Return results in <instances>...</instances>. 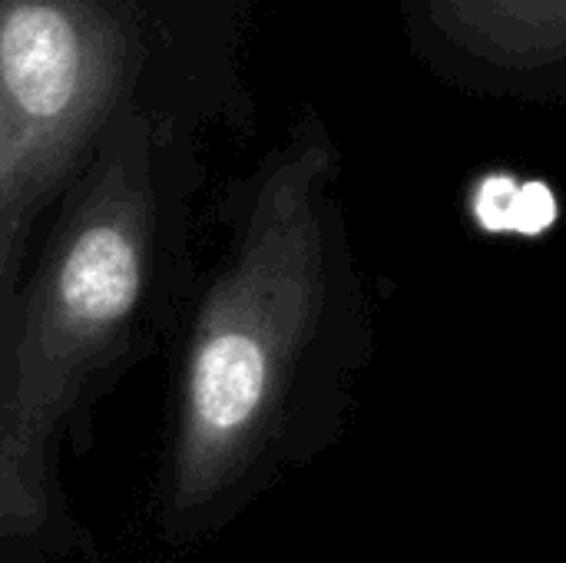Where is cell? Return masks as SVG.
Listing matches in <instances>:
<instances>
[{"instance_id": "277c9868", "label": "cell", "mask_w": 566, "mask_h": 563, "mask_svg": "<svg viewBox=\"0 0 566 563\" xmlns=\"http://www.w3.org/2000/svg\"><path fill=\"white\" fill-rule=\"evenodd\" d=\"M431 23L504 70H547L566 53V0H428Z\"/></svg>"}, {"instance_id": "7a4b0ae2", "label": "cell", "mask_w": 566, "mask_h": 563, "mask_svg": "<svg viewBox=\"0 0 566 563\" xmlns=\"http://www.w3.org/2000/svg\"><path fill=\"white\" fill-rule=\"evenodd\" d=\"M153 222L149 139L143 119L126 113L23 302L0 385V548L46 521L50 445L143 305Z\"/></svg>"}, {"instance_id": "3957f363", "label": "cell", "mask_w": 566, "mask_h": 563, "mask_svg": "<svg viewBox=\"0 0 566 563\" xmlns=\"http://www.w3.org/2000/svg\"><path fill=\"white\" fill-rule=\"evenodd\" d=\"M129 73L123 20L99 0H0V272L13 239L93 136Z\"/></svg>"}, {"instance_id": "6da1fadb", "label": "cell", "mask_w": 566, "mask_h": 563, "mask_svg": "<svg viewBox=\"0 0 566 563\" xmlns=\"http://www.w3.org/2000/svg\"><path fill=\"white\" fill-rule=\"evenodd\" d=\"M338 153L305 123L262 169L235 259L209 289L186 358L172 504L206 508L262 448L325 302V189Z\"/></svg>"}]
</instances>
